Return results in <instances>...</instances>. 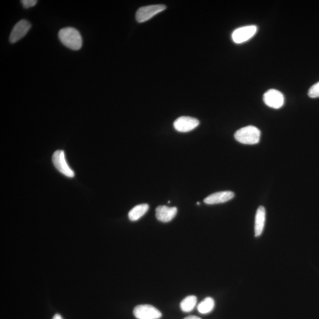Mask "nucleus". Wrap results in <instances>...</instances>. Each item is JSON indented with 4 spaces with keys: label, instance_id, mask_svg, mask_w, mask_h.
Returning a JSON list of instances; mask_svg holds the SVG:
<instances>
[{
    "label": "nucleus",
    "instance_id": "f257e3e1",
    "mask_svg": "<svg viewBox=\"0 0 319 319\" xmlns=\"http://www.w3.org/2000/svg\"><path fill=\"white\" fill-rule=\"evenodd\" d=\"M58 35L61 43L70 49L78 50L83 46V38L79 32L75 28L62 29Z\"/></svg>",
    "mask_w": 319,
    "mask_h": 319
},
{
    "label": "nucleus",
    "instance_id": "f03ea898",
    "mask_svg": "<svg viewBox=\"0 0 319 319\" xmlns=\"http://www.w3.org/2000/svg\"><path fill=\"white\" fill-rule=\"evenodd\" d=\"M235 139L240 143L253 145L260 140L261 132L254 126L249 125L238 129L235 133Z\"/></svg>",
    "mask_w": 319,
    "mask_h": 319
},
{
    "label": "nucleus",
    "instance_id": "7ed1b4c3",
    "mask_svg": "<svg viewBox=\"0 0 319 319\" xmlns=\"http://www.w3.org/2000/svg\"><path fill=\"white\" fill-rule=\"evenodd\" d=\"M52 162L55 168L59 172L66 177L72 178L75 176V173L69 166L66 162L65 152L63 150H57L52 155Z\"/></svg>",
    "mask_w": 319,
    "mask_h": 319
},
{
    "label": "nucleus",
    "instance_id": "20e7f679",
    "mask_svg": "<svg viewBox=\"0 0 319 319\" xmlns=\"http://www.w3.org/2000/svg\"><path fill=\"white\" fill-rule=\"evenodd\" d=\"M166 9V6L163 5L140 7L136 14V20L139 23H143Z\"/></svg>",
    "mask_w": 319,
    "mask_h": 319
},
{
    "label": "nucleus",
    "instance_id": "39448f33",
    "mask_svg": "<svg viewBox=\"0 0 319 319\" xmlns=\"http://www.w3.org/2000/svg\"><path fill=\"white\" fill-rule=\"evenodd\" d=\"M133 314L137 319H159L162 316L157 308L149 305L136 306L134 309Z\"/></svg>",
    "mask_w": 319,
    "mask_h": 319
},
{
    "label": "nucleus",
    "instance_id": "423d86ee",
    "mask_svg": "<svg viewBox=\"0 0 319 319\" xmlns=\"http://www.w3.org/2000/svg\"><path fill=\"white\" fill-rule=\"evenodd\" d=\"M257 32L256 25H247L236 29L232 33V38L235 43H243L253 38Z\"/></svg>",
    "mask_w": 319,
    "mask_h": 319
},
{
    "label": "nucleus",
    "instance_id": "0eeeda50",
    "mask_svg": "<svg viewBox=\"0 0 319 319\" xmlns=\"http://www.w3.org/2000/svg\"><path fill=\"white\" fill-rule=\"evenodd\" d=\"M263 100L267 106L274 109H280L284 103L283 94L279 91L274 90V89L265 92Z\"/></svg>",
    "mask_w": 319,
    "mask_h": 319
},
{
    "label": "nucleus",
    "instance_id": "6e6552de",
    "mask_svg": "<svg viewBox=\"0 0 319 319\" xmlns=\"http://www.w3.org/2000/svg\"><path fill=\"white\" fill-rule=\"evenodd\" d=\"M32 28L30 22L26 20H21L14 25L10 33L9 41L11 43L18 42L27 35V33Z\"/></svg>",
    "mask_w": 319,
    "mask_h": 319
},
{
    "label": "nucleus",
    "instance_id": "1a4fd4ad",
    "mask_svg": "<svg viewBox=\"0 0 319 319\" xmlns=\"http://www.w3.org/2000/svg\"><path fill=\"white\" fill-rule=\"evenodd\" d=\"M199 125V121L195 118L183 116L178 118L174 122L176 130L181 132L192 131Z\"/></svg>",
    "mask_w": 319,
    "mask_h": 319
},
{
    "label": "nucleus",
    "instance_id": "9d476101",
    "mask_svg": "<svg viewBox=\"0 0 319 319\" xmlns=\"http://www.w3.org/2000/svg\"><path fill=\"white\" fill-rule=\"evenodd\" d=\"M234 196V193L231 191L219 192L207 196L204 199V202L207 205L223 203L232 199Z\"/></svg>",
    "mask_w": 319,
    "mask_h": 319
},
{
    "label": "nucleus",
    "instance_id": "9b49d317",
    "mask_svg": "<svg viewBox=\"0 0 319 319\" xmlns=\"http://www.w3.org/2000/svg\"><path fill=\"white\" fill-rule=\"evenodd\" d=\"M177 213L176 207H169L167 206H159L155 209V216L159 221L169 222L173 220Z\"/></svg>",
    "mask_w": 319,
    "mask_h": 319
},
{
    "label": "nucleus",
    "instance_id": "f8f14e48",
    "mask_svg": "<svg viewBox=\"0 0 319 319\" xmlns=\"http://www.w3.org/2000/svg\"><path fill=\"white\" fill-rule=\"evenodd\" d=\"M266 212L264 206H259L256 212L255 221V235L259 236L264 230L265 222Z\"/></svg>",
    "mask_w": 319,
    "mask_h": 319
},
{
    "label": "nucleus",
    "instance_id": "ddd939ff",
    "mask_svg": "<svg viewBox=\"0 0 319 319\" xmlns=\"http://www.w3.org/2000/svg\"><path fill=\"white\" fill-rule=\"evenodd\" d=\"M148 209H149V206L146 203L141 204V205L134 207L128 213L129 220L131 221H138L144 215L146 214Z\"/></svg>",
    "mask_w": 319,
    "mask_h": 319
},
{
    "label": "nucleus",
    "instance_id": "4468645a",
    "mask_svg": "<svg viewBox=\"0 0 319 319\" xmlns=\"http://www.w3.org/2000/svg\"><path fill=\"white\" fill-rule=\"evenodd\" d=\"M197 304V298L195 296H189L180 303V309L184 312H190L194 309Z\"/></svg>",
    "mask_w": 319,
    "mask_h": 319
},
{
    "label": "nucleus",
    "instance_id": "2eb2a0df",
    "mask_svg": "<svg viewBox=\"0 0 319 319\" xmlns=\"http://www.w3.org/2000/svg\"><path fill=\"white\" fill-rule=\"evenodd\" d=\"M214 307V300L211 298H206L199 304L198 310L200 313L208 314L213 310Z\"/></svg>",
    "mask_w": 319,
    "mask_h": 319
},
{
    "label": "nucleus",
    "instance_id": "dca6fc26",
    "mask_svg": "<svg viewBox=\"0 0 319 319\" xmlns=\"http://www.w3.org/2000/svg\"><path fill=\"white\" fill-rule=\"evenodd\" d=\"M308 95L311 98H319V82L309 89Z\"/></svg>",
    "mask_w": 319,
    "mask_h": 319
},
{
    "label": "nucleus",
    "instance_id": "f3484780",
    "mask_svg": "<svg viewBox=\"0 0 319 319\" xmlns=\"http://www.w3.org/2000/svg\"><path fill=\"white\" fill-rule=\"evenodd\" d=\"M21 3L24 8L29 9L36 6L38 1L37 0H22Z\"/></svg>",
    "mask_w": 319,
    "mask_h": 319
},
{
    "label": "nucleus",
    "instance_id": "a211bd4d",
    "mask_svg": "<svg viewBox=\"0 0 319 319\" xmlns=\"http://www.w3.org/2000/svg\"><path fill=\"white\" fill-rule=\"evenodd\" d=\"M184 319H201L199 317L197 316H189L187 317L186 318H184Z\"/></svg>",
    "mask_w": 319,
    "mask_h": 319
},
{
    "label": "nucleus",
    "instance_id": "6ab92c4d",
    "mask_svg": "<svg viewBox=\"0 0 319 319\" xmlns=\"http://www.w3.org/2000/svg\"><path fill=\"white\" fill-rule=\"evenodd\" d=\"M52 319H63L62 316L59 314H56L53 317Z\"/></svg>",
    "mask_w": 319,
    "mask_h": 319
}]
</instances>
